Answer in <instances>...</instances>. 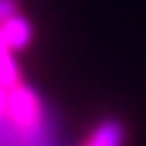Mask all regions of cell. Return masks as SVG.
I'll return each instance as SVG.
<instances>
[{"label":"cell","instance_id":"6da1fadb","mask_svg":"<svg viewBox=\"0 0 146 146\" xmlns=\"http://www.w3.org/2000/svg\"><path fill=\"white\" fill-rule=\"evenodd\" d=\"M31 36H33L31 23H28L23 15H18V13H13L8 21L0 23V41H3L5 49H10V51H18V49L28 46Z\"/></svg>","mask_w":146,"mask_h":146},{"label":"cell","instance_id":"7a4b0ae2","mask_svg":"<svg viewBox=\"0 0 146 146\" xmlns=\"http://www.w3.org/2000/svg\"><path fill=\"white\" fill-rule=\"evenodd\" d=\"M126 144V126L121 118H103L87 136L85 146H123Z\"/></svg>","mask_w":146,"mask_h":146},{"label":"cell","instance_id":"3957f363","mask_svg":"<svg viewBox=\"0 0 146 146\" xmlns=\"http://www.w3.org/2000/svg\"><path fill=\"white\" fill-rule=\"evenodd\" d=\"M15 13V0H0V23Z\"/></svg>","mask_w":146,"mask_h":146}]
</instances>
